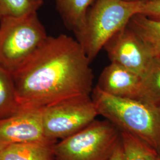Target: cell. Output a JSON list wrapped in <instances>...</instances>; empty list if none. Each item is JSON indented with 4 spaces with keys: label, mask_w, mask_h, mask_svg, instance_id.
<instances>
[{
    "label": "cell",
    "mask_w": 160,
    "mask_h": 160,
    "mask_svg": "<svg viewBox=\"0 0 160 160\" xmlns=\"http://www.w3.org/2000/svg\"><path fill=\"white\" fill-rule=\"evenodd\" d=\"M127 1H139V0H125Z\"/></svg>",
    "instance_id": "obj_19"
},
{
    "label": "cell",
    "mask_w": 160,
    "mask_h": 160,
    "mask_svg": "<svg viewBox=\"0 0 160 160\" xmlns=\"http://www.w3.org/2000/svg\"><path fill=\"white\" fill-rule=\"evenodd\" d=\"M108 160H123L120 142L118 145V147H116V148L115 149L113 154L112 155V156L110 157V158Z\"/></svg>",
    "instance_id": "obj_18"
},
{
    "label": "cell",
    "mask_w": 160,
    "mask_h": 160,
    "mask_svg": "<svg viewBox=\"0 0 160 160\" xmlns=\"http://www.w3.org/2000/svg\"><path fill=\"white\" fill-rule=\"evenodd\" d=\"M18 111L16 92L12 74L0 67V120Z\"/></svg>",
    "instance_id": "obj_15"
},
{
    "label": "cell",
    "mask_w": 160,
    "mask_h": 160,
    "mask_svg": "<svg viewBox=\"0 0 160 160\" xmlns=\"http://www.w3.org/2000/svg\"><path fill=\"white\" fill-rule=\"evenodd\" d=\"M90 62L77 39L63 34L48 36L12 75L19 111L43 109L75 97L91 96L93 74Z\"/></svg>",
    "instance_id": "obj_1"
},
{
    "label": "cell",
    "mask_w": 160,
    "mask_h": 160,
    "mask_svg": "<svg viewBox=\"0 0 160 160\" xmlns=\"http://www.w3.org/2000/svg\"><path fill=\"white\" fill-rule=\"evenodd\" d=\"M92 98L99 115L148 143L160 155V106L137 99L116 97L96 87Z\"/></svg>",
    "instance_id": "obj_2"
},
{
    "label": "cell",
    "mask_w": 160,
    "mask_h": 160,
    "mask_svg": "<svg viewBox=\"0 0 160 160\" xmlns=\"http://www.w3.org/2000/svg\"><path fill=\"white\" fill-rule=\"evenodd\" d=\"M43 4V0H0V19L38 12Z\"/></svg>",
    "instance_id": "obj_16"
},
{
    "label": "cell",
    "mask_w": 160,
    "mask_h": 160,
    "mask_svg": "<svg viewBox=\"0 0 160 160\" xmlns=\"http://www.w3.org/2000/svg\"><path fill=\"white\" fill-rule=\"evenodd\" d=\"M158 160H160V158H159V159H158Z\"/></svg>",
    "instance_id": "obj_20"
},
{
    "label": "cell",
    "mask_w": 160,
    "mask_h": 160,
    "mask_svg": "<svg viewBox=\"0 0 160 160\" xmlns=\"http://www.w3.org/2000/svg\"><path fill=\"white\" fill-rule=\"evenodd\" d=\"M42 109L45 136L54 142L81 131L99 115L92 96L75 97Z\"/></svg>",
    "instance_id": "obj_6"
},
{
    "label": "cell",
    "mask_w": 160,
    "mask_h": 160,
    "mask_svg": "<svg viewBox=\"0 0 160 160\" xmlns=\"http://www.w3.org/2000/svg\"><path fill=\"white\" fill-rule=\"evenodd\" d=\"M123 160H158L160 155L148 143L125 131H120Z\"/></svg>",
    "instance_id": "obj_13"
},
{
    "label": "cell",
    "mask_w": 160,
    "mask_h": 160,
    "mask_svg": "<svg viewBox=\"0 0 160 160\" xmlns=\"http://www.w3.org/2000/svg\"><path fill=\"white\" fill-rule=\"evenodd\" d=\"M55 142H0V160H55Z\"/></svg>",
    "instance_id": "obj_10"
},
{
    "label": "cell",
    "mask_w": 160,
    "mask_h": 160,
    "mask_svg": "<svg viewBox=\"0 0 160 160\" xmlns=\"http://www.w3.org/2000/svg\"><path fill=\"white\" fill-rule=\"evenodd\" d=\"M48 37L38 12L0 19V67L12 74Z\"/></svg>",
    "instance_id": "obj_4"
},
{
    "label": "cell",
    "mask_w": 160,
    "mask_h": 160,
    "mask_svg": "<svg viewBox=\"0 0 160 160\" xmlns=\"http://www.w3.org/2000/svg\"><path fill=\"white\" fill-rule=\"evenodd\" d=\"M141 81L140 75L111 62L104 69L96 87L113 96L139 100Z\"/></svg>",
    "instance_id": "obj_9"
},
{
    "label": "cell",
    "mask_w": 160,
    "mask_h": 160,
    "mask_svg": "<svg viewBox=\"0 0 160 160\" xmlns=\"http://www.w3.org/2000/svg\"><path fill=\"white\" fill-rule=\"evenodd\" d=\"M120 142V131L108 120H94L53 147L55 160H108Z\"/></svg>",
    "instance_id": "obj_5"
},
{
    "label": "cell",
    "mask_w": 160,
    "mask_h": 160,
    "mask_svg": "<svg viewBox=\"0 0 160 160\" xmlns=\"http://www.w3.org/2000/svg\"><path fill=\"white\" fill-rule=\"evenodd\" d=\"M140 3L141 0H95L87 13L84 29L76 37L90 61L139 13Z\"/></svg>",
    "instance_id": "obj_3"
},
{
    "label": "cell",
    "mask_w": 160,
    "mask_h": 160,
    "mask_svg": "<svg viewBox=\"0 0 160 160\" xmlns=\"http://www.w3.org/2000/svg\"><path fill=\"white\" fill-rule=\"evenodd\" d=\"M128 25L142 42L152 58L160 59V20L137 14Z\"/></svg>",
    "instance_id": "obj_11"
},
{
    "label": "cell",
    "mask_w": 160,
    "mask_h": 160,
    "mask_svg": "<svg viewBox=\"0 0 160 160\" xmlns=\"http://www.w3.org/2000/svg\"><path fill=\"white\" fill-rule=\"evenodd\" d=\"M139 100L160 106V59L153 58L142 77Z\"/></svg>",
    "instance_id": "obj_14"
},
{
    "label": "cell",
    "mask_w": 160,
    "mask_h": 160,
    "mask_svg": "<svg viewBox=\"0 0 160 160\" xmlns=\"http://www.w3.org/2000/svg\"><path fill=\"white\" fill-rule=\"evenodd\" d=\"M58 12L66 27L75 36L81 33L87 13L95 0H55Z\"/></svg>",
    "instance_id": "obj_12"
},
{
    "label": "cell",
    "mask_w": 160,
    "mask_h": 160,
    "mask_svg": "<svg viewBox=\"0 0 160 160\" xmlns=\"http://www.w3.org/2000/svg\"><path fill=\"white\" fill-rule=\"evenodd\" d=\"M103 49L112 63L143 76L153 58L142 42L128 25L109 39Z\"/></svg>",
    "instance_id": "obj_7"
},
{
    "label": "cell",
    "mask_w": 160,
    "mask_h": 160,
    "mask_svg": "<svg viewBox=\"0 0 160 160\" xmlns=\"http://www.w3.org/2000/svg\"><path fill=\"white\" fill-rule=\"evenodd\" d=\"M0 142H52L46 138L45 134L42 109L21 110L0 120Z\"/></svg>",
    "instance_id": "obj_8"
},
{
    "label": "cell",
    "mask_w": 160,
    "mask_h": 160,
    "mask_svg": "<svg viewBox=\"0 0 160 160\" xmlns=\"http://www.w3.org/2000/svg\"><path fill=\"white\" fill-rule=\"evenodd\" d=\"M138 14L160 20V0H141Z\"/></svg>",
    "instance_id": "obj_17"
}]
</instances>
